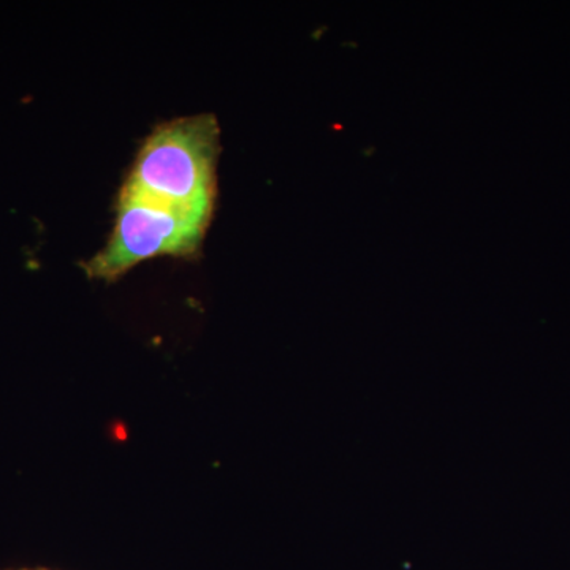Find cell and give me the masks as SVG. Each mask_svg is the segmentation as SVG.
Listing matches in <instances>:
<instances>
[{"mask_svg": "<svg viewBox=\"0 0 570 570\" xmlns=\"http://www.w3.org/2000/svg\"><path fill=\"white\" fill-rule=\"evenodd\" d=\"M219 126L213 115L163 122L142 141L121 193L167 213L213 219Z\"/></svg>", "mask_w": 570, "mask_h": 570, "instance_id": "cell-1", "label": "cell"}, {"mask_svg": "<svg viewBox=\"0 0 570 570\" xmlns=\"http://www.w3.org/2000/svg\"><path fill=\"white\" fill-rule=\"evenodd\" d=\"M209 223L208 217L160 212L119 195L110 239L86 262V275L111 283L141 262L160 255L190 257L200 249Z\"/></svg>", "mask_w": 570, "mask_h": 570, "instance_id": "cell-2", "label": "cell"}]
</instances>
